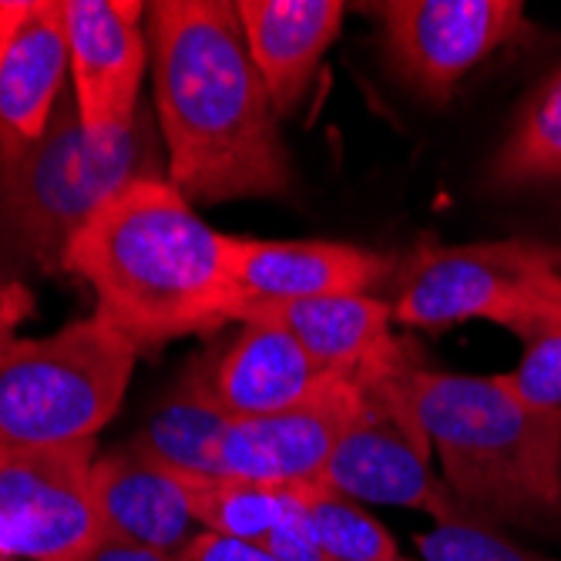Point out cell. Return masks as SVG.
Wrapping results in <instances>:
<instances>
[{"label": "cell", "mask_w": 561, "mask_h": 561, "mask_svg": "<svg viewBox=\"0 0 561 561\" xmlns=\"http://www.w3.org/2000/svg\"><path fill=\"white\" fill-rule=\"evenodd\" d=\"M169 182L188 202L283 198L293 172L273 98L229 0L145 4Z\"/></svg>", "instance_id": "obj_1"}, {"label": "cell", "mask_w": 561, "mask_h": 561, "mask_svg": "<svg viewBox=\"0 0 561 561\" xmlns=\"http://www.w3.org/2000/svg\"><path fill=\"white\" fill-rule=\"evenodd\" d=\"M65 273L98 296V317L135 350L239 323L226 232L206 226L169 175L138 179L68 242Z\"/></svg>", "instance_id": "obj_2"}, {"label": "cell", "mask_w": 561, "mask_h": 561, "mask_svg": "<svg viewBox=\"0 0 561 561\" xmlns=\"http://www.w3.org/2000/svg\"><path fill=\"white\" fill-rule=\"evenodd\" d=\"M403 390L440 457L447 488L481 518L561 528V411L501 383L403 367Z\"/></svg>", "instance_id": "obj_3"}, {"label": "cell", "mask_w": 561, "mask_h": 561, "mask_svg": "<svg viewBox=\"0 0 561 561\" xmlns=\"http://www.w3.org/2000/svg\"><path fill=\"white\" fill-rule=\"evenodd\" d=\"M156 175V118L138 112L125 135L94 138L81 125L75 91L65 88L44 135L0 165V242L37 270H61L78 229L122 188Z\"/></svg>", "instance_id": "obj_4"}, {"label": "cell", "mask_w": 561, "mask_h": 561, "mask_svg": "<svg viewBox=\"0 0 561 561\" xmlns=\"http://www.w3.org/2000/svg\"><path fill=\"white\" fill-rule=\"evenodd\" d=\"M138 350L98 313L0 356V450L94 440L125 400Z\"/></svg>", "instance_id": "obj_5"}, {"label": "cell", "mask_w": 561, "mask_h": 561, "mask_svg": "<svg viewBox=\"0 0 561 561\" xmlns=\"http://www.w3.org/2000/svg\"><path fill=\"white\" fill-rule=\"evenodd\" d=\"M390 310L400 327L440 333L488 320L518 340L561 320V249L535 239L471 245L421 242L390 276Z\"/></svg>", "instance_id": "obj_6"}, {"label": "cell", "mask_w": 561, "mask_h": 561, "mask_svg": "<svg viewBox=\"0 0 561 561\" xmlns=\"http://www.w3.org/2000/svg\"><path fill=\"white\" fill-rule=\"evenodd\" d=\"M407 364L411 356L403 350L393 364L356 377L360 403H356V414L343 431L320 484L350 501L427 512L437 525L471 518L478 515L474 507L457 497L431 468V437L403 390Z\"/></svg>", "instance_id": "obj_7"}, {"label": "cell", "mask_w": 561, "mask_h": 561, "mask_svg": "<svg viewBox=\"0 0 561 561\" xmlns=\"http://www.w3.org/2000/svg\"><path fill=\"white\" fill-rule=\"evenodd\" d=\"M94 440L0 450V558L75 561L101 528L91 468Z\"/></svg>", "instance_id": "obj_8"}, {"label": "cell", "mask_w": 561, "mask_h": 561, "mask_svg": "<svg viewBox=\"0 0 561 561\" xmlns=\"http://www.w3.org/2000/svg\"><path fill=\"white\" fill-rule=\"evenodd\" d=\"M393 71L444 105L468 71L528 34L522 0H387L374 8Z\"/></svg>", "instance_id": "obj_9"}, {"label": "cell", "mask_w": 561, "mask_h": 561, "mask_svg": "<svg viewBox=\"0 0 561 561\" xmlns=\"http://www.w3.org/2000/svg\"><path fill=\"white\" fill-rule=\"evenodd\" d=\"M145 4L135 0H65L71 91L88 135L115 138L138 118L148 65Z\"/></svg>", "instance_id": "obj_10"}, {"label": "cell", "mask_w": 561, "mask_h": 561, "mask_svg": "<svg viewBox=\"0 0 561 561\" xmlns=\"http://www.w3.org/2000/svg\"><path fill=\"white\" fill-rule=\"evenodd\" d=\"M356 403H360V383L340 377L279 414L232 421L216 450V478L320 484L356 414Z\"/></svg>", "instance_id": "obj_11"}, {"label": "cell", "mask_w": 561, "mask_h": 561, "mask_svg": "<svg viewBox=\"0 0 561 561\" xmlns=\"http://www.w3.org/2000/svg\"><path fill=\"white\" fill-rule=\"evenodd\" d=\"M68 71L65 0H0V165L44 135Z\"/></svg>", "instance_id": "obj_12"}, {"label": "cell", "mask_w": 561, "mask_h": 561, "mask_svg": "<svg viewBox=\"0 0 561 561\" xmlns=\"http://www.w3.org/2000/svg\"><path fill=\"white\" fill-rule=\"evenodd\" d=\"M226 263L239 293V323L260 306L370 293L393 276L377 252L327 239L279 242L226 236Z\"/></svg>", "instance_id": "obj_13"}, {"label": "cell", "mask_w": 561, "mask_h": 561, "mask_svg": "<svg viewBox=\"0 0 561 561\" xmlns=\"http://www.w3.org/2000/svg\"><path fill=\"white\" fill-rule=\"evenodd\" d=\"M91 494L105 535L182 558L202 535L185 478L162 468L135 440L98 457Z\"/></svg>", "instance_id": "obj_14"}, {"label": "cell", "mask_w": 561, "mask_h": 561, "mask_svg": "<svg viewBox=\"0 0 561 561\" xmlns=\"http://www.w3.org/2000/svg\"><path fill=\"white\" fill-rule=\"evenodd\" d=\"M340 380L273 320H245L213 356V390L232 421L279 414Z\"/></svg>", "instance_id": "obj_15"}, {"label": "cell", "mask_w": 561, "mask_h": 561, "mask_svg": "<svg viewBox=\"0 0 561 561\" xmlns=\"http://www.w3.org/2000/svg\"><path fill=\"white\" fill-rule=\"evenodd\" d=\"M249 58L256 65L276 115H289L310 91L320 61L340 37V0H239Z\"/></svg>", "instance_id": "obj_16"}, {"label": "cell", "mask_w": 561, "mask_h": 561, "mask_svg": "<svg viewBox=\"0 0 561 561\" xmlns=\"http://www.w3.org/2000/svg\"><path fill=\"white\" fill-rule=\"evenodd\" d=\"M245 320H273L283 327L313 360L346 380L367 377L403 356V343L390 333L393 310L383 296L353 293V296H323L299 299L279 306H260L242 317Z\"/></svg>", "instance_id": "obj_17"}, {"label": "cell", "mask_w": 561, "mask_h": 561, "mask_svg": "<svg viewBox=\"0 0 561 561\" xmlns=\"http://www.w3.org/2000/svg\"><path fill=\"white\" fill-rule=\"evenodd\" d=\"M229 424L232 417L213 390V356H195L135 444L182 478H216V450Z\"/></svg>", "instance_id": "obj_18"}, {"label": "cell", "mask_w": 561, "mask_h": 561, "mask_svg": "<svg viewBox=\"0 0 561 561\" xmlns=\"http://www.w3.org/2000/svg\"><path fill=\"white\" fill-rule=\"evenodd\" d=\"M192 512L202 531L266 545L276 528L299 515L310 484H263L239 478H185Z\"/></svg>", "instance_id": "obj_19"}, {"label": "cell", "mask_w": 561, "mask_h": 561, "mask_svg": "<svg viewBox=\"0 0 561 561\" xmlns=\"http://www.w3.org/2000/svg\"><path fill=\"white\" fill-rule=\"evenodd\" d=\"M491 179L504 188L561 182V68L528 98L491 162Z\"/></svg>", "instance_id": "obj_20"}, {"label": "cell", "mask_w": 561, "mask_h": 561, "mask_svg": "<svg viewBox=\"0 0 561 561\" xmlns=\"http://www.w3.org/2000/svg\"><path fill=\"white\" fill-rule=\"evenodd\" d=\"M299 518L330 561H403L390 531L374 522L360 504L310 484L299 504Z\"/></svg>", "instance_id": "obj_21"}, {"label": "cell", "mask_w": 561, "mask_h": 561, "mask_svg": "<svg viewBox=\"0 0 561 561\" xmlns=\"http://www.w3.org/2000/svg\"><path fill=\"white\" fill-rule=\"evenodd\" d=\"M414 545L424 561H554L504 538L481 515L444 522L434 531L417 535Z\"/></svg>", "instance_id": "obj_22"}, {"label": "cell", "mask_w": 561, "mask_h": 561, "mask_svg": "<svg viewBox=\"0 0 561 561\" xmlns=\"http://www.w3.org/2000/svg\"><path fill=\"white\" fill-rule=\"evenodd\" d=\"M525 353L512 374H501V383L531 407L561 411V320H551L528 333Z\"/></svg>", "instance_id": "obj_23"}, {"label": "cell", "mask_w": 561, "mask_h": 561, "mask_svg": "<svg viewBox=\"0 0 561 561\" xmlns=\"http://www.w3.org/2000/svg\"><path fill=\"white\" fill-rule=\"evenodd\" d=\"M179 561H279V558L270 554L263 545H249V541L202 531Z\"/></svg>", "instance_id": "obj_24"}, {"label": "cell", "mask_w": 561, "mask_h": 561, "mask_svg": "<svg viewBox=\"0 0 561 561\" xmlns=\"http://www.w3.org/2000/svg\"><path fill=\"white\" fill-rule=\"evenodd\" d=\"M34 313V293L18 279H0V356L18 340V327Z\"/></svg>", "instance_id": "obj_25"}, {"label": "cell", "mask_w": 561, "mask_h": 561, "mask_svg": "<svg viewBox=\"0 0 561 561\" xmlns=\"http://www.w3.org/2000/svg\"><path fill=\"white\" fill-rule=\"evenodd\" d=\"M263 548H266L270 554H276L279 561H330V558L317 548V541L310 538V531H306V525H302L299 515H293L283 528H276Z\"/></svg>", "instance_id": "obj_26"}, {"label": "cell", "mask_w": 561, "mask_h": 561, "mask_svg": "<svg viewBox=\"0 0 561 561\" xmlns=\"http://www.w3.org/2000/svg\"><path fill=\"white\" fill-rule=\"evenodd\" d=\"M75 561H179V558H169L162 551H151L145 545H135V541H125V538H115V535H101Z\"/></svg>", "instance_id": "obj_27"}, {"label": "cell", "mask_w": 561, "mask_h": 561, "mask_svg": "<svg viewBox=\"0 0 561 561\" xmlns=\"http://www.w3.org/2000/svg\"><path fill=\"white\" fill-rule=\"evenodd\" d=\"M0 561H11V558H0Z\"/></svg>", "instance_id": "obj_28"}]
</instances>
